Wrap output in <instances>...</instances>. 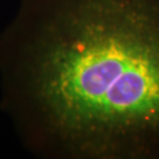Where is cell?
Returning a JSON list of instances; mask_svg holds the SVG:
<instances>
[{
    "mask_svg": "<svg viewBox=\"0 0 159 159\" xmlns=\"http://www.w3.org/2000/svg\"><path fill=\"white\" fill-rule=\"evenodd\" d=\"M0 75L33 153L159 159V0H21Z\"/></svg>",
    "mask_w": 159,
    "mask_h": 159,
    "instance_id": "obj_1",
    "label": "cell"
}]
</instances>
